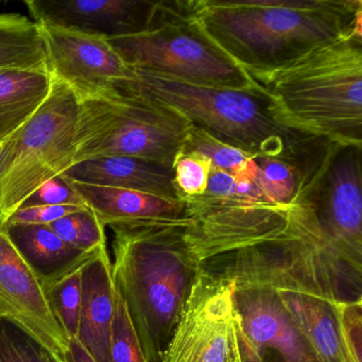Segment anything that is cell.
Masks as SVG:
<instances>
[{
	"label": "cell",
	"mask_w": 362,
	"mask_h": 362,
	"mask_svg": "<svg viewBox=\"0 0 362 362\" xmlns=\"http://www.w3.org/2000/svg\"><path fill=\"white\" fill-rule=\"evenodd\" d=\"M205 196L218 199H230L237 197V180L226 171L211 166Z\"/></svg>",
	"instance_id": "cell-32"
},
{
	"label": "cell",
	"mask_w": 362,
	"mask_h": 362,
	"mask_svg": "<svg viewBox=\"0 0 362 362\" xmlns=\"http://www.w3.org/2000/svg\"><path fill=\"white\" fill-rule=\"evenodd\" d=\"M201 269L236 288L305 292L334 303L362 300V267L326 236L308 197L288 205L259 203L192 247Z\"/></svg>",
	"instance_id": "cell-1"
},
{
	"label": "cell",
	"mask_w": 362,
	"mask_h": 362,
	"mask_svg": "<svg viewBox=\"0 0 362 362\" xmlns=\"http://www.w3.org/2000/svg\"><path fill=\"white\" fill-rule=\"evenodd\" d=\"M362 147L332 146L309 200L322 230L351 264L362 267Z\"/></svg>",
	"instance_id": "cell-11"
},
{
	"label": "cell",
	"mask_w": 362,
	"mask_h": 362,
	"mask_svg": "<svg viewBox=\"0 0 362 362\" xmlns=\"http://www.w3.org/2000/svg\"><path fill=\"white\" fill-rule=\"evenodd\" d=\"M0 362H54L50 354L14 326L0 322Z\"/></svg>",
	"instance_id": "cell-28"
},
{
	"label": "cell",
	"mask_w": 362,
	"mask_h": 362,
	"mask_svg": "<svg viewBox=\"0 0 362 362\" xmlns=\"http://www.w3.org/2000/svg\"><path fill=\"white\" fill-rule=\"evenodd\" d=\"M7 232L14 247L42 286L81 268L96 252L74 249L49 226L7 223Z\"/></svg>",
	"instance_id": "cell-18"
},
{
	"label": "cell",
	"mask_w": 362,
	"mask_h": 362,
	"mask_svg": "<svg viewBox=\"0 0 362 362\" xmlns=\"http://www.w3.org/2000/svg\"><path fill=\"white\" fill-rule=\"evenodd\" d=\"M257 182L266 202L288 205L308 197L315 185L307 183L293 166L273 158H256Z\"/></svg>",
	"instance_id": "cell-22"
},
{
	"label": "cell",
	"mask_w": 362,
	"mask_h": 362,
	"mask_svg": "<svg viewBox=\"0 0 362 362\" xmlns=\"http://www.w3.org/2000/svg\"><path fill=\"white\" fill-rule=\"evenodd\" d=\"M250 362H321L281 304L276 290L236 288Z\"/></svg>",
	"instance_id": "cell-13"
},
{
	"label": "cell",
	"mask_w": 362,
	"mask_h": 362,
	"mask_svg": "<svg viewBox=\"0 0 362 362\" xmlns=\"http://www.w3.org/2000/svg\"><path fill=\"white\" fill-rule=\"evenodd\" d=\"M67 181L105 226L186 218L182 199Z\"/></svg>",
	"instance_id": "cell-16"
},
{
	"label": "cell",
	"mask_w": 362,
	"mask_h": 362,
	"mask_svg": "<svg viewBox=\"0 0 362 362\" xmlns=\"http://www.w3.org/2000/svg\"><path fill=\"white\" fill-rule=\"evenodd\" d=\"M63 177L90 185L122 188L168 199H181L173 184V168L134 158H101L74 164Z\"/></svg>",
	"instance_id": "cell-17"
},
{
	"label": "cell",
	"mask_w": 362,
	"mask_h": 362,
	"mask_svg": "<svg viewBox=\"0 0 362 362\" xmlns=\"http://www.w3.org/2000/svg\"><path fill=\"white\" fill-rule=\"evenodd\" d=\"M116 288L107 245L81 268V310L78 340L97 362H111V332Z\"/></svg>",
	"instance_id": "cell-15"
},
{
	"label": "cell",
	"mask_w": 362,
	"mask_h": 362,
	"mask_svg": "<svg viewBox=\"0 0 362 362\" xmlns=\"http://www.w3.org/2000/svg\"><path fill=\"white\" fill-rule=\"evenodd\" d=\"M82 268V267H81ZM81 268L42 286L52 315L66 336L77 338L81 310Z\"/></svg>",
	"instance_id": "cell-24"
},
{
	"label": "cell",
	"mask_w": 362,
	"mask_h": 362,
	"mask_svg": "<svg viewBox=\"0 0 362 362\" xmlns=\"http://www.w3.org/2000/svg\"><path fill=\"white\" fill-rule=\"evenodd\" d=\"M116 288V287H115ZM111 362H148L139 334L119 292L116 289L111 332Z\"/></svg>",
	"instance_id": "cell-26"
},
{
	"label": "cell",
	"mask_w": 362,
	"mask_h": 362,
	"mask_svg": "<svg viewBox=\"0 0 362 362\" xmlns=\"http://www.w3.org/2000/svg\"><path fill=\"white\" fill-rule=\"evenodd\" d=\"M344 362H362V300L337 303Z\"/></svg>",
	"instance_id": "cell-29"
},
{
	"label": "cell",
	"mask_w": 362,
	"mask_h": 362,
	"mask_svg": "<svg viewBox=\"0 0 362 362\" xmlns=\"http://www.w3.org/2000/svg\"><path fill=\"white\" fill-rule=\"evenodd\" d=\"M188 218L111 226L112 274L148 362H160L201 270Z\"/></svg>",
	"instance_id": "cell-4"
},
{
	"label": "cell",
	"mask_w": 362,
	"mask_h": 362,
	"mask_svg": "<svg viewBox=\"0 0 362 362\" xmlns=\"http://www.w3.org/2000/svg\"><path fill=\"white\" fill-rule=\"evenodd\" d=\"M251 77L281 124L336 145L362 147V31Z\"/></svg>",
	"instance_id": "cell-5"
},
{
	"label": "cell",
	"mask_w": 362,
	"mask_h": 362,
	"mask_svg": "<svg viewBox=\"0 0 362 362\" xmlns=\"http://www.w3.org/2000/svg\"><path fill=\"white\" fill-rule=\"evenodd\" d=\"M235 291L201 269L160 362H250Z\"/></svg>",
	"instance_id": "cell-9"
},
{
	"label": "cell",
	"mask_w": 362,
	"mask_h": 362,
	"mask_svg": "<svg viewBox=\"0 0 362 362\" xmlns=\"http://www.w3.org/2000/svg\"><path fill=\"white\" fill-rule=\"evenodd\" d=\"M49 226L64 243L79 251L95 252L107 245L105 226L88 206L57 220Z\"/></svg>",
	"instance_id": "cell-25"
},
{
	"label": "cell",
	"mask_w": 362,
	"mask_h": 362,
	"mask_svg": "<svg viewBox=\"0 0 362 362\" xmlns=\"http://www.w3.org/2000/svg\"><path fill=\"white\" fill-rule=\"evenodd\" d=\"M54 362H69V361H67L66 359H59V358H58V359H54Z\"/></svg>",
	"instance_id": "cell-35"
},
{
	"label": "cell",
	"mask_w": 362,
	"mask_h": 362,
	"mask_svg": "<svg viewBox=\"0 0 362 362\" xmlns=\"http://www.w3.org/2000/svg\"><path fill=\"white\" fill-rule=\"evenodd\" d=\"M37 205H73L86 206L81 197L63 175L54 177L37 188L21 207ZM20 207V209H21Z\"/></svg>",
	"instance_id": "cell-30"
},
{
	"label": "cell",
	"mask_w": 362,
	"mask_h": 362,
	"mask_svg": "<svg viewBox=\"0 0 362 362\" xmlns=\"http://www.w3.org/2000/svg\"><path fill=\"white\" fill-rule=\"evenodd\" d=\"M190 122L170 107L118 94L79 101L74 164L101 158H134L173 168Z\"/></svg>",
	"instance_id": "cell-7"
},
{
	"label": "cell",
	"mask_w": 362,
	"mask_h": 362,
	"mask_svg": "<svg viewBox=\"0 0 362 362\" xmlns=\"http://www.w3.org/2000/svg\"><path fill=\"white\" fill-rule=\"evenodd\" d=\"M205 33L250 76L362 31L361 0H192Z\"/></svg>",
	"instance_id": "cell-3"
},
{
	"label": "cell",
	"mask_w": 362,
	"mask_h": 362,
	"mask_svg": "<svg viewBox=\"0 0 362 362\" xmlns=\"http://www.w3.org/2000/svg\"><path fill=\"white\" fill-rule=\"evenodd\" d=\"M281 304L321 362H344L337 303L305 292L276 290Z\"/></svg>",
	"instance_id": "cell-19"
},
{
	"label": "cell",
	"mask_w": 362,
	"mask_h": 362,
	"mask_svg": "<svg viewBox=\"0 0 362 362\" xmlns=\"http://www.w3.org/2000/svg\"><path fill=\"white\" fill-rule=\"evenodd\" d=\"M16 135L5 143L0 144V199H1V181L9 168L16 151Z\"/></svg>",
	"instance_id": "cell-33"
},
{
	"label": "cell",
	"mask_w": 362,
	"mask_h": 362,
	"mask_svg": "<svg viewBox=\"0 0 362 362\" xmlns=\"http://www.w3.org/2000/svg\"><path fill=\"white\" fill-rule=\"evenodd\" d=\"M66 360L69 362H97L77 338L69 340V353L66 355Z\"/></svg>",
	"instance_id": "cell-34"
},
{
	"label": "cell",
	"mask_w": 362,
	"mask_h": 362,
	"mask_svg": "<svg viewBox=\"0 0 362 362\" xmlns=\"http://www.w3.org/2000/svg\"><path fill=\"white\" fill-rule=\"evenodd\" d=\"M47 71L39 25L18 13L0 14V71Z\"/></svg>",
	"instance_id": "cell-21"
},
{
	"label": "cell",
	"mask_w": 362,
	"mask_h": 362,
	"mask_svg": "<svg viewBox=\"0 0 362 362\" xmlns=\"http://www.w3.org/2000/svg\"><path fill=\"white\" fill-rule=\"evenodd\" d=\"M78 107L76 95L52 80L45 103L16 133L13 158L1 181L0 213L6 217L44 183L73 166Z\"/></svg>",
	"instance_id": "cell-8"
},
{
	"label": "cell",
	"mask_w": 362,
	"mask_h": 362,
	"mask_svg": "<svg viewBox=\"0 0 362 362\" xmlns=\"http://www.w3.org/2000/svg\"><path fill=\"white\" fill-rule=\"evenodd\" d=\"M25 4L35 22L105 39L143 33L149 27L156 7V1L150 0H28Z\"/></svg>",
	"instance_id": "cell-14"
},
{
	"label": "cell",
	"mask_w": 362,
	"mask_h": 362,
	"mask_svg": "<svg viewBox=\"0 0 362 362\" xmlns=\"http://www.w3.org/2000/svg\"><path fill=\"white\" fill-rule=\"evenodd\" d=\"M86 206L73 205H37L21 207L7 218L8 224H26V226H49L57 220L75 213Z\"/></svg>",
	"instance_id": "cell-31"
},
{
	"label": "cell",
	"mask_w": 362,
	"mask_h": 362,
	"mask_svg": "<svg viewBox=\"0 0 362 362\" xmlns=\"http://www.w3.org/2000/svg\"><path fill=\"white\" fill-rule=\"evenodd\" d=\"M37 24L48 75L67 86L78 100L111 96L116 83L130 76V67L105 37L47 23Z\"/></svg>",
	"instance_id": "cell-10"
},
{
	"label": "cell",
	"mask_w": 362,
	"mask_h": 362,
	"mask_svg": "<svg viewBox=\"0 0 362 362\" xmlns=\"http://www.w3.org/2000/svg\"><path fill=\"white\" fill-rule=\"evenodd\" d=\"M107 40L132 69L194 86L259 88L205 33L192 0H158L145 31Z\"/></svg>",
	"instance_id": "cell-6"
},
{
	"label": "cell",
	"mask_w": 362,
	"mask_h": 362,
	"mask_svg": "<svg viewBox=\"0 0 362 362\" xmlns=\"http://www.w3.org/2000/svg\"><path fill=\"white\" fill-rule=\"evenodd\" d=\"M0 322L39 343L52 359H66L69 340L52 315L41 283L8 236L0 213Z\"/></svg>",
	"instance_id": "cell-12"
},
{
	"label": "cell",
	"mask_w": 362,
	"mask_h": 362,
	"mask_svg": "<svg viewBox=\"0 0 362 362\" xmlns=\"http://www.w3.org/2000/svg\"><path fill=\"white\" fill-rule=\"evenodd\" d=\"M211 170V163L206 156L183 150L173 165V184L180 198L204 194Z\"/></svg>",
	"instance_id": "cell-27"
},
{
	"label": "cell",
	"mask_w": 362,
	"mask_h": 362,
	"mask_svg": "<svg viewBox=\"0 0 362 362\" xmlns=\"http://www.w3.org/2000/svg\"><path fill=\"white\" fill-rule=\"evenodd\" d=\"M183 150L198 152L206 156L211 160V166L230 173L236 180L257 177L256 158L239 148L215 139L197 127H190Z\"/></svg>",
	"instance_id": "cell-23"
},
{
	"label": "cell",
	"mask_w": 362,
	"mask_h": 362,
	"mask_svg": "<svg viewBox=\"0 0 362 362\" xmlns=\"http://www.w3.org/2000/svg\"><path fill=\"white\" fill-rule=\"evenodd\" d=\"M122 96L170 107L190 124L254 158H273L293 166L313 184L332 143L281 124L262 88L250 90L194 86L131 69L115 86Z\"/></svg>",
	"instance_id": "cell-2"
},
{
	"label": "cell",
	"mask_w": 362,
	"mask_h": 362,
	"mask_svg": "<svg viewBox=\"0 0 362 362\" xmlns=\"http://www.w3.org/2000/svg\"><path fill=\"white\" fill-rule=\"evenodd\" d=\"M47 71H0V144L20 132L52 90Z\"/></svg>",
	"instance_id": "cell-20"
}]
</instances>
